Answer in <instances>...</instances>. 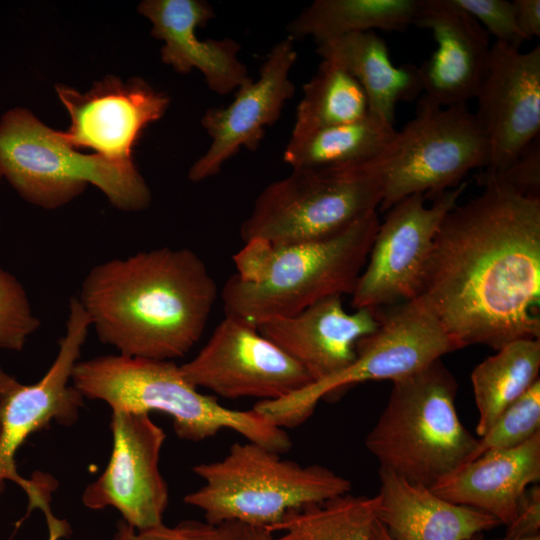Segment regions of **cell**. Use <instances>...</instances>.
Returning <instances> with one entry per match:
<instances>
[{
  "label": "cell",
  "mask_w": 540,
  "mask_h": 540,
  "mask_svg": "<svg viewBox=\"0 0 540 540\" xmlns=\"http://www.w3.org/2000/svg\"><path fill=\"white\" fill-rule=\"evenodd\" d=\"M39 327L24 287L0 266V349L21 351Z\"/></svg>",
  "instance_id": "30"
},
{
  "label": "cell",
  "mask_w": 540,
  "mask_h": 540,
  "mask_svg": "<svg viewBox=\"0 0 540 540\" xmlns=\"http://www.w3.org/2000/svg\"><path fill=\"white\" fill-rule=\"evenodd\" d=\"M273 534L267 528L241 524L235 540H278Z\"/></svg>",
  "instance_id": "36"
},
{
  "label": "cell",
  "mask_w": 540,
  "mask_h": 540,
  "mask_svg": "<svg viewBox=\"0 0 540 540\" xmlns=\"http://www.w3.org/2000/svg\"><path fill=\"white\" fill-rule=\"evenodd\" d=\"M419 0H316L286 27L288 37L316 43L375 31H403L413 25Z\"/></svg>",
  "instance_id": "24"
},
{
  "label": "cell",
  "mask_w": 540,
  "mask_h": 540,
  "mask_svg": "<svg viewBox=\"0 0 540 540\" xmlns=\"http://www.w3.org/2000/svg\"><path fill=\"white\" fill-rule=\"evenodd\" d=\"M0 177L27 202L46 209L70 202L89 183L123 211L143 210L151 202L133 161L82 154L22 107L0 118Z\"/></svg>",
  "instance_id": "7"
},
{
  "label": "cell",
  "mask_w": 540,
  "mask_h": 540,
  "mask_svg": "<svg viewBox=\"0 0 540 540\" xmlns=\"http://www.w3.org/2000/svg\"><path fill=\"white\" fill-rule=\"evenodd\" d=\"M465 540H485V539H484L482 533H476V534L471 535L470 537H468ZM502 540H540V534L536 535V536H533V537H529V538H523V539H507V538H504Z\"/></svg>",
  "instance_id": "38"
},
{
  "label": "cell",
  "mask_w": 540,
  "mask_h": 540,
  "mask_svg": "<svg viewBox=\"0 0 540 540\" xmlns=\"http://www.w3.org/2000/svg\"><path fill=\"white\" fill-rule=\"evenodd\" d=\"M514 18L525 41L540 36V0H513Z\"/></svg>",
  "instance_id": "35"
},
{
  "label": "cell",
  "mask_w": 540,
  "mask_h": 540,
  "mask_svg": "<svg viewBox=\"0 0 540 540\" xmlns=\"http://www.w3.org/2000/svg\"><path fill=\"white\" fill-rule=\"evenodd\" d=\"M496 351L471 374L478 410L476 433L480 437L539 380L540 339H518Z\"/></svg>",
  "instance_id": "25"
},
{
  "label": "cell",
  "mask_w": 540,
  "mask_h": 540,
  "mask_svg": "<svg viewBox=\"0 0 540 540\" xmlns=\"http://www.w3.org/2000/svg\"><path fill=\"white\" fill-rule=\"evenodd\" d=\"M140 14L152 23L151 34L164 42L161 60L181 73L199 70L207 87L227 95L250 81L247 66L240 60V44L232 38L200 40L198 28L215 17L205 0H145Z\"/></svg>",
  "instance_id": "20"
},
{
  "label": "cell",
  "mask_w": 540,
  "mask_h": 540,
  "mask_svg": "<svg viewBox=\"0 0 540 540\" xmlns=\"http://www.w3.org/2000/svg\"><path fill=\"white\" fill-rule=\"evenodd\" d=\"M56 92L71 117L61 138L78 150L91 148L104 157L133 161L132 151L144 129L166 112L170 98L141 78L123 82L107 76L81 93L65 85Z\"/></svg>",
  "instance_id": "17"
},
{
  "label": "cell",
  "mask_w": 540,
  "mask_h": 540,
  "mask_svg": "<svg viewBox=\"0 0 540 540\" xmlns=\"http://www.w3.org/2000/svg\"><path fill=\"white\" fill-rule=\"evenodd\" d=\"M112 451L102 474L84 489L83 505L91 510L116 509L137 530L160 525L169 502L159 468L166 434L147 413L114 411Z\"/></svg>",
  "instance_id": "14"
},
{
  "label": "cell",
  "mask_w": 540,
  "mask_h": 540,
  "mask_svg": "<svg viewBox=\"0 0 540 540\" xmlns=\"http://www.w3.org/2000/svg\"><path fill=\"white\" fill-rule=\"evenodd\" d=\"M316 53L349 73L363 89L369 112L391 124L397 104L413 101L423 92L418 66L394 65L385 40L375 31L318 42Z\"/></svg>",
  "instance_id": "23"
},
{
  "label": "cell",
  "mask_w": 540,
  "mask_h": 540,
  "mask_svg": "<svg viewBox=\"0 0 540 540\" xmlns=\"http://www.w3.org/2000/svg\"><path fill=\"white\" fill-rule=\"evenodd\" d=\"M539 479L540 432L516 447L480 455L430 489L444 500L488 513L508 526L522 494Z\"/></svg>",
  "instance_id": "21"
},
{
  "label": "cell",
  "mask_w": 540,
  "mask_h": 540,
  "mask_svg": "<svg viewBox=\"0 0 540 540\" xmlns=\"http://www.w3.org/2000/svg\"><path fill=\"white\" fill-rule=\"evenodd\" d=\"M413 25L437 44L418 66L424 95L446 107L474 99L491 47L486 30L453 0H419Z\"/></svg>",
  "instance_id": "18"
},
{
  "label": "cell",
  "mask_w": 540,
  "mask_h": 540,
  "mask_svg": "<svg viewBox=\"0 0 540 540\" xmlns=\"http://www.w3.org/2000/svg\"><path fill=\"white\" fill-rule=\"evenodd\" d=\"M90 327L87 313L77 297H72L57 355L39 381L23 384L0 365V493L7 481L25 492L28 513L38 509L44 514L47 540H62L71 534L69 523L56 517L50 506L56 485L53 478L39 472L30 479L23 477L15 458L32 434L52 423L71 426L77 422L85 398L73 386L72 372Z\"/></svg>",
  "instance_id": "8"
},
{
  "label": "cell",
  "mask_w": 540,
  "mask_h": 540,
  "mask_svg": "<svg viewBox=\"0 0 540 540\" xmlns=\"http://www.w3.org/2000/svg\"><path fill=\"white\" fill-rule=\"evenodd\" d=\"M466 186L463 181L430 206L423 194L416 193L386 211L352 294L355 309L392 306L419 297L434 238Z\"/></svg>",
  "instance_id": "12"
},
{
  "label": "cell",
  "mask_w": 540,
  "mask_h": 540,
  "mask_svg": "<svg viewBox=\"0 0 540 540\" xmlns=\"http://www.w3.org/2000/svg\"><path fill=\"white\" fill-rule=\"evenodd\" d=\"M457 382L441 359L393 381L365 444L380 468L431 488L466 463L478 439L455 406Z\"/></svg>",
  "instance_id": "5"
},
{
  "label": "cell",
  "mask_w": 540,
  "mask_h": 540,
  "mask_svg": "<svg viewBox=\"0 0 540 540\" xmlns=\"http://www.w3.org/2000/svg\"><path fill=\"white\" fill-rule=\"evenodd\" d=\"M396 131L394 124L369 112L356 121L289 140L283 160L292 169L363 163L377 156Z\"/></svg>",
  "instance_id": "26"
},
{
  "label": "cell",
  "mask_w": 540,
  "mask_h": 540,
  "mask_svg": "<svg viewBox=\"0 0 540 540\" xmlns=\"http://www.w3.org/2000/svg\"><path fill=\"white\" fill-rule=\"evenodd\" d=\"M217 296L194 251L161 247L94 266L77 299L98 339L120 355L172 361L199 341Z\"/></svg>",
  "instance_id": "2"
},
{
  "label": "cell",
  "mask_w": 540,
  "mask_h": 540,
  "mask_svg": "<svg viewBox=\"0 0 540 540\" xmlns=\"http://www.w3.org/2000/svg\"><path fill=\"white\" fill-rule=\"evenodd\" d=\"M341 297L324 298L297 314L266 320L256 328L298 362L312 382L328 379L355 361L358 341L379 326L376 309L348 313Z\"/></svg>",
  "instance_id": "19"
},
{
  "label": "cell",
  "mask_w": 540,
  "mask_h": 540,
  "mask_svg": "<svg viewBox=\"0 0 540 540\" xmlns=\"http://www.w3.org/2000/svg\"><path fill=\"white\" fill-rule=\"evenodd\" d=\"M381 199L379 179L358 164L292 169L260 192L240 235L275 245L326 239L377 211Z\"/></svg>",
  "instance_id": "10"
},
{
  "label": "cell",
  "mask_w": 540,
  "mask_h": 540,
  "mask_svg": "<svg viewBox=\"0 0 540 540\" xmlns=\"http://www.w3.org/2000/svg\"><path fill=\"white\" fill-rule=\"evenodd\" d=\"M377 520L393 540H465L501 523L478 509L442 499L430 488L379 469Z\"/></svg>",
  "instance_id": "22"
},
{
  "label": "cell",
  "mask_w": 540,
  "mask_h": 540,
  "mask_svg": "<svg viewBox=\"0 0 540 540\" xmlns=\"http://www.w3.org/2000/svg\"><path fill=\"white\" fill-rule=\"evenodd\" d=\"M196 388L272 401L312 383L305 369L249 323L225 316L195 357L180 365Z\"/></svg>",
  "instance_id": "13"
},
{
  "label": "cell",
  "mask_w": 540,
  "mask_h": 540,
  "mask_svg": "<svg viewBox=\"0 0 540 540\" xmlns=\"http://www.w3.org/2000/svg\"><path fill=\"white\" fill-rule=\"evenodd\" d=\"M202 486L184 497L206 522L271 531L290 512L348 494L351 483L321 465L302 466L257 443L233 444L220 460L197 464Z\"/></svg>",
  "instance_id": "6"
},
{
  "label": "cell",
  "mask_w": 540,
  "mask_h": 540,
  "mask_svg": "<svg viewBox=\"0 0 540 540\" xmlns=\"http://www.w3.org/2000/svg\"><path fill=\"white\" fill-rule=\"evenodd\" d=\"M434 238L420 297L456 349L540 339V198L493 178Z\"/></svg>",
  "instance_id": "1"
},
{
  "label": "cell",
  "mask_w": 540,
  "mask_h": 540,
  "mask_svg": "<svg viewBox=\"0 0 540 540\" xmlns=\"http://www.w3.org/2000/svg\"><path fill=\"white\" fill-rule=\"evenodd\" d=\"M540 487L530 485L522 494L513 521L507 526V539H523L539 535Z\"/></svg>",
  "instance_id": "34"
},
{
  "label": "cell",
  "mask_w": 540,
  "mask_h": 540,
  "mask_svg": "<svg viewBox=\"0 0 540 540\" xmlns=\"http://www.w3.org/2000/svg\"><path fill=\"white\" fill-rule=\"evenodd\" d=\"M488 161L487 139L467 104L441 106L423 95L414 116L385 148L358 165L379 179V210L386 212L416 193L434 200Z\"/></svg>",
  "instance_id": "9"
},
{
  "label": "cell",
  "mask_w": 540,
  "mask_h": 540,
  "mask_svg": "<svg viewBox=\"0 0 540 540\" xmlns=\"http://www.w3.org/2000/svg\"><path fill=\"white\" fill-rule=\"evenodd\" d=\"M72 384L86 399L114 411H159L171 417L178 438L199 442L224 429L280 454L292 441L287 432L255 410H235L198 391L171 360L103 355L78 361Z\"/></svg>",
  "instance_id": "4"
},
{
  "label": "cell",
  "mask_w": 540,
  "mask_h": 540,
  "mask_svg": "<svg viewBox=\"0 0 540 540\" xmlns=\"http://www.w3.org/2000/svg\"><path fill=\"white\" fill-rule=\"evenodd\" d=\"M296 60L294 40L287 36L272 46L258 78L240 86L228 106L206 110L201 124L211 143L189 169L190 181L217 175L241 148L255 151L259 147L266 127L280 118L285 103L295 94L290 73Z\"/></svg>",
  "instance_id": "16"
},
{
  "label": "cell",
  "mask_w": 540,
  "mask_h": 540,
  "mask_svg": "<svg viewBox=\"0 0 540 540\" xmlns=\"http://www.w3.org/2000/svg\"><path fill=\"white\" fill-rule=\"evenodd\" d=\"M368 113V101L358 82L340 66L322 60L303 86L289 140L356 121Z\"/></svg>",
  "instance_id": "27"
},
{
  "label": "cell",
  "mask_w": 540,
  "mask_h": 540,
  "mask_svg": "<svg viewBox=\"0 0 540 540\" xmlns=\"http://www.w3.org/2000/svg\"><path fill=\"white\" fill-rule=\"evenodd\" d=\"M378 497L345 494L288 513L271 532L278 540H371Z\"/></svg>",
  "instance_id": "28"
},
{
  "label": "cell",
  "mask_w": 540,
  "mask_h": 540,
  "mask_svg": "<svg viewBox=\"0 0 540 540\" xmlns=\"http://www.w3.org/2000/svg\"><path fill=\"white\" fill-rule=\"evenodd\" d=\"M240 526L237 522L211 524L186 520L174 526L162 523L137 530L120 519L112 540H235Z\"/></svg>",
  "instance_id": "31"
},
{
  "label": "cell",
  "mask_w": 540,
  "mask_h": 540,
  "mask_svg": "<svg viewBox=\"0 0 540 540\" xmlns=\"http://www.w3.org/2000/svg\"><path fill=\"white\" fill-rule=\"evenodd\" d=\"M379 224L374 211L339 234L318 241L244 242L233 256L236 273L222 289L225 316L256 327L297 314L324 298L352 295Z\"/></svg>",
  "instance_id": "3"
},
{
  "label": "cell",
  "mask_w": 540,
  "mask_h": 540,
  "mask_svg": "<svg viewBox=\"0 0 540 540\" xmlns=\"http://www.w3.org/2000/svg\"><path fill=\"white\" fill-rule=\"evenodd\" d=\"M540 432V380L506 408L480 437L466 463L492 451L516 447Z\"/></svg>",
  "instance_id": "29"
},
{
  "label": "cell",
  "mask_w": 540,
  "mask_h": 540,
  "mask_svg": "<svg viewBox=\"0 0 540 540\" xmlns=\"http://www.w3.org/2000/svg\"><path fill=\"white\" fill-rule=\"evenodd\" d=\"M474 99V115L489 147L481 175H495L540 136V46L522 52L491 44Z\"/></svg>",
  "instance_id": "15"
},
{
  "label": "cell",
  "mask_w": 540,
  "mask_h": 540,
  "mask_svg": "<svg viewBox=\"0 0 540 540\" xmlns=\"http://www.w3.org/2000/svg\"><path fill=\"white\" fill-rule=\"evenodd\" d=\"M493 178L517 192L540 198V137L495 175L479 174L477 180Z\"/></svg>",
  "instance_id": "33"
},
{
  "label": "cell",
  "mask_w": 540,
  "mask_h": 540,
  "mask_svg": "<svg viewBox=\"0 0 540 540\" xmlns=\"http://www.w3.org/2000/svg\"><path fill=\"white\" fill-rule=\"evenodd\" d=\"M379 326L356 345V359L344 371L253 410L282 429L302 424L326 395L369 380L392 382L457 350L422 297L375 308Z\"/></svg>",
  "instance_id": "11"
},
{
  "label": "cell",
  "mask_w": 540,
  "mask_h": 540,
  "mask_svg": "<svg viewBox=\"0 0 540 540\" xmlns=\"http://www.w3.org/2000/svg\"><path fill=\"white\" fill-rule=\"evenodd\" d=\"M371 540H393V539L388 534L385 527L376 519L372 527Z\"/></svg>",
  "instance_id": "37"
},
{
  "label": "cell",
  "mask_w": 540,
  "mask_h": 540,
  "mask_svg": "<svg viewBox=\"0 0 540 540\" xmlns=\"http://www.w3.org/2000/svg\"><path fill=\"white\" fill-rule=\"evenodd\" d=\"M456 5L474 17L497 42L515 48L525 41L517 28L513 6L507 0H453Z\"/></svg>",
  "instance_id": "32"
}]
</instances>
